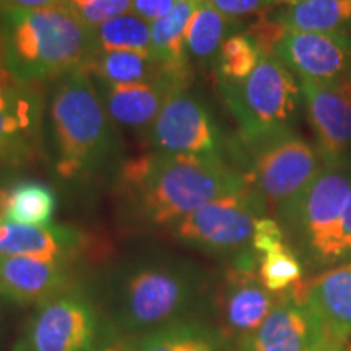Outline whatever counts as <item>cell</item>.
<instances>
[{"mask_svg": "<svg viewBox=\"0 0 351 351\" xmlns=\"http://www.w3.org/2000/svg\"><path fill=\"white\" fill-rule=\"evenodd\" d=\"M119 178L132 210L152 226L176 225L210 202L249 189L245 176L219 158L156 152L125 161Z\"/></svg>", "mask_w": 351, "mask_h": 351, "instance_id": "cell-1", "label": "cell"}, {"mask_svg": "<svg viewBox=\"0 0 351 351\" xmlns=\"http://www.w3.org/2000/svg\"><path fill=\"white\" fill-rule=\"evenodd\" d=\"M200 295L197 271L173 257L124 265L108 280L101 314L114 335H142L192 319Z\"/></svg>", "mask_w": 351, "mask_h": 351, "instance_id": "cell-2", "label": "cell"}, {"mask_svg": "<svg viewBox=\"0 0 351 351\" xmlns=\"http://www.w3.org/2000/svg\"><path fill=\"white\" fill-rule=\"evenodd\" d=\"M5 69L26 85L62 78L95 54L93 28L64 3L38 10L0 13Z\"/></svg>", "mask_w": 351, "mask_h": 351, "instance_id": "cell-3", "label": "cell"}, {"mask_svg": "<svg viewBox=\"0 0 351 351\" xmlns=\"http://www.w3.org/2000/svg\"><path fill=\"white\" fill-rule=\"evenodd\" d=\"M56 169L65 179L85 178L114 152L111 117L83 69L60 78L49 103Z\"/></svg>", "mask_w": 351, "mask_h": 351, "instance_id": "cell-4", "label": "cell"}, {"mask_svg": "<svg viewBox=\"0 0 351 351\" xmlns=\"http://www.w3.org/2000/svg\"><path fill=\"white\" fill-rule=\"evenodd\" d=\"M223 90L247 142L258 147L289 134L300 86L291 70L275 56L263 54L251 75L234 83L223 82Z\"/></svg>", "mask_w": 351, "mask_h": 351, "instance_id": "cell-5", "label": "cell"}, {"mask_svg": "<svg viewBox=\"0 0 351 351\" xmlns=\"http://www.w3.org/2000/svg\"><path fill=\"white\" fill-rule=\"evenodd\" d=\"M108 337L99 307L70 289L39 304L13 351H108Z\"/></svg>", "mask_w": 351, "mask_h": 351, "instance_id": "cell-6", "label": "cell"}, {"mask_svg": "<svg viewBox=\"0 0 351 351\" xmlns=\"http://www.w3.org/2000/svg\"><path fill=\"white\" fill-rule=\"evenodd\" d=\"M324 168L326 165L322 166L309 143L287 134L258 145L256 161L245 181L262 205L285 212Z\"/></svg>", "mask_w": 351, "mask_h": 351, "instance_id": "cell-7", "label": "cell"}, {"mask_svg": "<svg viewBox=\"0 0 351 351\" xmlns=\"http://www.w3.org/2000/svg\"><path fill=\"white\" fill-rule=\"evenodd\" d=\"M350 194V176L335 166H326L283 212L295 221L307 251L320 263L337 262L340 219Z\"/></svg>", "mask_w": 351, "mask_h": 351, "instance_id": "cell-8", "label": "cell"}, {"mask_svg": "<svg viewBox=\"0 0 351 351\" xmlns=\"http://www.w3.org/2000/svg\"><path fill=\"white\" fill-rule=\"evenodd\" d=\"M262 204L251 189L213 200L173 225L179 241L213 252H226L251 243Z\"/></svg>", "mask_w": 351, "mask_h": 351, "instance_id": "cell-9", "label": "cell"}, {"mask_svg": "<svg viewBox=\"0 0 351 351\" xmlns=\"http://www.w3.org/2000/svg\"><path fill=\"white\" fill-rule=\"evenodd\" d=\"M148 137L156 153L219 158L217 125L204 104L186 90L168 99L150 125Z\"/></svg>", "mask_w": 351, "mask_h": 351, "instance_id": "cell-10", "label": "cell"}, {"mask_svg": "<svg viewBox=\"0 0 351 351\" xmlns=\"http://www.w3.org/2000/svg\"><path fill=\"white\" fill-rule=\"evenodd\" d=\"M330 340L306 300L300 283L280 296L271 313L251 335L241 340V351H317Z\"/></svg>", "mask_w": 351, "mask_h": 351, "instance_id": "cell-11", "label": "cell"}, {"mask_svg": "<svg viewBox=\"0 0 351 351\" xmlns=\"http://www.w3.org/2000/svg\"><path fill=\"white\" fill-rule=\"evenodd\" d=\"M311 124L319 143L320 158L337 166L351 148V77L337 80L301 78Z\"/></svg>", "mask_w": 351, "mask_h": 351, "instance_id": "cell-12", "label": "cell"}, {"mask_svg": "<svg viewBox=\"0 0 351 351\" xmlns=\"http://www.w3.org/2000/svg\"><path fill=\"white\" fill-rule=\"evenodd\" d=\"M274 56L300 78L337 80L351 72V36L341 33L288 32Z\"/></svg>", "mask_w": 351, "mask_h": 351, "instance_id": "cell-13", "label": "cell"}, {"mask_svg": "<svg viewBox=\"0 0 351 351\" xmlns=\"http://www.w3.org/2000/svg\"><path fill=\"white\" fill-rule=\"evenodd\" d=\"M280 296L263 287L256 263L251 257H245V261L230 270L219 295L218 309L223 333L239 341L244 340L267 319Z\"/></svg>", "mask_w": 351, "mask_h": 351, "instance_id": "cell-14", "label": "cell"}, {"mask_svg": "<svg viewBox=\"0 0 351 351\" xmlns=\"http://www.w3.org/2000/svg\"><path fill=\"white\" fill-rule=\"evenodd\" d=\"M29 86L13 75L0 83V161L21 163L36 152L43 101Z\"/></svg>", "mask_w": 351, "mask_h": 351, "instance_id": "cell-15", "label": "cell"}, {"mask_svg": "<svg viewBox=\"0 0 351 351\" xmlns=\"http://www.w3.org/2000/svg\"><path fill=\"white\" fill-rule=\"evenodd\" d=\"M186 85L178 78L165 75L153 82L127 85L99 83L101 93H98L112 122L132 129H143L155 122L171 96L186 90Z\"/></svg>", "mask_w": 351, "mask_h": 351, "instance_id": "cell-16", "label": "cell"}, {"mask_svg": "<svg viewBox=\"0 0 351 351\" xmlns=\"http://www.w3.org/2000/svg\"><path fill=\"white\" fill-rule=\"evenodd\" d=\"M70 289L65 263L33 257H0V295L19 304H41Z\"/></svg>", "mask_w": 351, "mask_h": 351, "instance_id": "cell-17", "label": "cell"}, {"mask_svg": "<svg viewBox=\"0 0 351 351\" xmlns=\"http://www.w3.org/2000/svg\"><path fill=\"white\" fill-rule=\"evenodd\" d=\"M82 232L69 226L0 221V257H33L65 263L82 251Z\"/></svg>", "mask_w": 351, "mask_h": 351, "instance_id": "cell-18", "label": "cell"}, {"mask_svg": "<svg viewBox=\"0 0 351 351\" xmlns=\"http://www.w3.org/2000/svg\"><path fill=\"white\" fill-rule=\"evenodd\" d=\"M304 295L327 335L341 345L351 341V262L319 275Z\"/></svg>", "mask_w": 351, "mask_h": 351, "instance_id": "cell-19", "label": "cell"}, {"mask_svg": "<svg viewBox=\"0 0 351 351\" xmlns=\"http://www.w3.org/2000/svg\"><path fill=\"white\" fill-rule=\"evenodd\" d=\"M200 0H176L173 10L152 23V54L171 77L189 82L191 65L186 52V33Z\"/></svg>", "mask_w": 351, "mask_h": 351, "instance_id": "cell-20", "label": "cell"}, {"mask_svg": "<svg viewBox=\"0 0 351 351\" xmlns=\"http://www.w3.org/2000/svg\"><path fill=\"white\" fill-rule=\"evenodd\" d=\"M108 351H221V339L213 328L187 319L142 335L122 339Z\"/></svg>", "mask_w": 351, "mask_h": 351, "instance_id": "cell-21", "label": "cell"}, {"mask_svg": "<svg viewBox=\"0 0 351 351\" xmlns=\"http://www.w3.org/2000/svg\"><path fill=\"white\" fill-rule=\"evenodd\" d=\"M83 70L103 85L153 82L168 75L152 51H95Z\"/></svg>", "mask_w": 351, "mask_h": 351, "instance_id": "cell-22", "label": "cell"}, {"mask_svg": "<svg viewBox=\"0 0 351 351\" xmlns=\"http://www.w3.org/2000/svg\"><path fill=\"white\" fill-rule=\"evenodd\" d=\"M57 208V195L47 184L19 181L0 191V221L49 226Z\"/></svg>", "mask_w": 351, "mask_h": 351, "instance_id": "cell-23", "label": "cell"}, {"mask_svg": "<svg viewBox=\"0 0 351 351\" xmlns=\"http://www.w3.org/2000/svg\"><path fill=\"white\" fill-rule=\"evenodd\" d=\"M276 20L288 32L341 33L351 25V0H295Z\"/></svg>", "mask_w": 351, "mask_h": 351, "instance_id": "cell-24", "label": "cell"}, {"mask_svg": "<svg viewBox=\"0 0 351 351\" xmlns=\"http://www.w3.org/2000/svg\"><path fill=\"white\" fill-rule=\"evenodd\" d=\"M234 21L238 20L228 19L208 2L200 3L187 26V59L204 65L218 60L219 49L226 41V34L230 33Z\"/></svg>", "mask_w": 351, "mask_h": 351, "instance_id": "cell-25", "label": "cell"}, {"mask_svg": "<svg viewBox=\"0 0 351 351\" xmlns=\"http://www.w3.org/2000/svg\"><path fill=\"white\" fill-rule=\"evenodd\" d=\"M96 51H152V25L135 13H124L93 29Z\"/></svg>", "mask_w": 351, "mask_h": 351, "instance_id": "cell-26", "label": "cell"}, {"mask_svg": "<svg viewBox=\"0 0 351 351\" xmlns=\"http://www.w3.org/2000/svg\"><path fill=\"white\" fill-rule=\"evenodd\" d=\"M263 52L245 33L228 36L218 54V70L223 82L234 83L244 80L261 62Z\"/></svg>", "mask_w": 351, "mask_h": 351, "instance_id": "cell-27", "label": "cell"}, {"mask_svg": "<svg viewBox=\"0 0 351 351\" xmlns=\"http://www.w3.org/2000/svg\"><path fill=\"white\" fill-rule=\"evenodd\" d=\"M258 276L270 293L282 295L301 282L302 265L289 245L283 244L258 258Z\"/></svg>", "mask_w": 351, "mask_h": 351, "instance_id": "cell-28", "label": "cell"}, {"mask_svg": "<svg viewBox=\"0 0 351 351\" xmlns=\"http://www.w3.org/2000/svg\"><path fill=\"white\" fill-rule=\"evenodd\" d=\"M65 5L90 28L124 15L130 10L132 0H65Z\"/></svg>", "mask_w": 351, "mask_h": 351, "instance_id": "cell-29", "label": "cell"}, {"mask_svg": "<svg viewBox=\"0 0 351 351\" xmlns=\"http://www.w3.org/2000/svg\"><path fill=\"white\" fill-rule=\"evenodd\" d=\"M252 249L258 256H265L267 252L274 251V249L280 247V245L287 244L285 243V236L282 228L275 219L261 217L256 221V228H254L252 236Z\"/></svg>", "mask_w": 351, "mask_h": 351, "instance_id": "cell-30", "label": "cell"}, {"mask_svg": "<svg viewBox=\"0 0 351 351\" xmlns=\"http://www.w3.org/2000/svg\"><path fill=\"white\" fill-rule=\"evenodd\" d=\"M207 2L228 19L238 20L239 16L267 10L280 0H207Z\"/></svg>", "mask_w": 351, "mask_h": 351, "instance_id": "cell-31", "label": "cell"}, {"mask_svg": "<svg viewBox=\"0 0 351 351\" xmlns=\"http://www.w3.org/2000/svg\"><path fill=\"white\" fill-rule=\"evenodd\" d=\"M176 0H132L130 12L147 21H156L173 10Z\"/></svg>", "mask_w": 351, "mask_h": 351, "instance_id": "cell-32", "label": "cell"}, {"mask_svg": "<svg viewBox=\"0 0 351 351\" xmlns=\"http://www.w3.org/2000/svg\"><path fill=\"white\" fill-rule=\"evenodd\" d=\"M351 256V194L346 202L345 212L341 215L339 239H337V262Z\"/></svg>", "mask_w": 351, "mask_h": 351, "instance_id": "cell-33", "label": "cell"}, {"mask_svg": "<svg viewBox=\"0 0 351 351\" xmlns=\"http://www.w3.org/2000/svg\"><path fill=\"white\" fill-rule=\"evenodd\" d=\"M64 2L65 0H0V13L38 10V8L59 5Z\"/></svg>", "mask_w": 351, "mask_h": 351, "instance_id": "cell-34", "label": "cell"}, {"mask_svg": "<svg viewBox=\"0 0 351 351\" xmlns=\"http://www.w3.org/2000/svg\"><path fill=\"white\" fill-rule=\"evenodd\" d=\"M3 67H5V64H3V60L0 59V83L5 82L7 78H10V77H12V73L8 72L7 69H3Z\"/></svg>", "mask_w": 351, "mask_h": 351, "instance_id": "cell-35", "label": "cell"}, {"mask_svg": "<svg viewBox=\"0 0 351 351\" xmlns=\"http://www.w3.org/2000/svg\"><path fill=\"white\" fill-rule=\"evenodd\" d=\"M200 2H207V0H200Z\"/></svg>", "mask_w": 351, "mask_h": 351, "instance_id": "cell-36", "label": "cell"}, {"mask_svg": "<svg viewBox=\"0 0 351 351\" xmlns=\"http://www.w3.org/2000/svg\"><path fill=\"white\" fill-rule=\"evenodd\" d=\"M289 2H295V0H289Z\"/></svg>", "mask_w": 351, "mask_h": 351, "instance_id": "cell-37", "label": "cell"}, {"mask_svg": "<svg viewBox=\"0 0 351 351\" xmlns=\"http://www.w3.org/2000/svg\"><path fill=\"white\" fill-rule=\"evenodd\" d=\"M348 351H351V345H350V350Z\"/></svg>", "mask_w": 351, "mask_h": 351, "instance_id": "cell-38", "label": "cell"}, {"mask_svg": "<svg viewBox=\"0 0 351 351\" xmlns=\"http://www.w3.org/2000/svg\"><path fill=\"white\" fill-rule=\"evenodd\" d=\"M350 77H351V72H350Z\"/></svg>", "mask_w": 351, "mask_h": 351, "instance_id": "cell-39", "label": "cell"}]
</instances>
